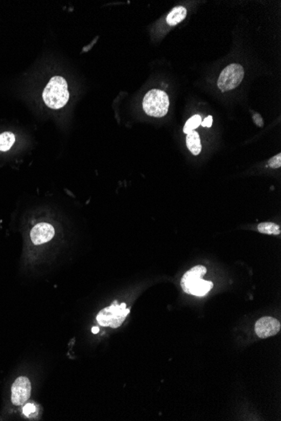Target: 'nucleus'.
<instances>
[{"instance_id": "nucleus-12", "label": "nucleus", "mask_w": 281, "mask_h": 421, "mask_svg": "<svg viewBox=\"0 0 281 421\" xmlns=\"http://www.w3.org/2000/svg\"><path fill=\"white\" fill-rule=\"evenodd\" d=\"M258 232L267 235H280L281 232V226L272 222H263L258 225Z\"/></svg>"}, {"instance_id": "nucleus-16", "label": "nucleus", "mask_w": 281, "mask_h": 421, "mask_svg": "<svg viewBox=\"0 0 281 421\" xmlns=\"http://www.w3.org/2000/svg\"><path fill=\"white\" fill-rule=\"evenodd\" d=\"M253 120H254V122H255L256 126H258V127H263V120L260 114H258V113L254 114V115H253Z\"/></svg>"}, {"instance_id": "nucleus-1", "label": "nucleus", "mask_w": 281, "mask_h": 421, "mask_svg": "<svg viewBox=\"0 0 281 421\" xmlns=\"http://www.w3.org/2000/svg\"><path fill=\"white\" fill-rule=\"evenodd\" d=\"M42 98L46 105L52 110H59L65 106L69 99L66 79L61 76L52 77L44 89Z\"/></svg>"}, {"instance_id": "nucleus-2", "label": "nucleus", "mask_w": 281, "mask_h": 421, "mask_svg": "<svg viewBox=\"0 0 281 421\" xmlns=\"http://www.w3.org/2000/svg\"><path fill=\"white\" fill-rule=\"evenodd\" d=\"M207 268L204 266H195L183 276L181 287L187 293L195 296L206 295L213 287L210 281L203 280Z\"/></svg>"}, {"instance_id": "nucleus-18", "label": "nucleus", "mask_w": 281, "mask_h": 421, "mask_svg": "<svg viewBox=\"0 0 281 421\" xmlns=\"http://www.w3.org/2000/svg\"><path fill=\"white\" fill-rule=\"evenodd\" d=\"M99 332V327H93V328H92V332H93L94 334H97Z\"/></svg>"}, {"instance_id": "nucleus-4", "label": "nucleus", "mask_w": 281, "mask_h": 421, "mask_svg": "<svg viewBox=\"0 0 281 421\" xmlns=\"http://www.w3.org/2000/svg\"><path fill=\"white\" fill-rule=\"evenodd\" d=\"M129 313L130 310L129 309H126V304L118 305L117 302H115L110 307L103 309L96 319L100 326L118 328L122 325Z\"/></svg>"}, {"instance_id": "nucleus-15", "label": "nucleus", "mask_w": 281, "mask_h": 421, "mask_svg": "<svg viewBox=\"0 0 281 421\" xmlns=\"http://www.w3.org/2000/svg\"><path fill=\"white\" fill-rule=\"evenodd\" d=\"M35 410H36V406L34 405L33 403H27V404L24 405V408H23L24 415H28V416H30L31 414H33L35 412Z\"/></svg>"}, {"instance_id": "nucleus-8", "label": "nucleus", "mask_w": 281, "mask_h": 421, "mask_svg": "<svg viewBox=\"0 0 281 421\" xmlns=\"http://www.w3.org/2000/svg\"><path fill=\"white\" fill-rule=\"evenodd\" d=\"M55 235V229L51 224L42 222L35 225L30 231V240L35 245H42L50 242Z\"/></svg>"}, {"instance_id": "nucleus-9", "label": "nucleus", "mask_w": 281, "mask_h": 421, "mask_svg": "<svg viewBox=\"0 0 281 421\" xmlns=\"http://www.w3.org/2000/svg\"><path fill=\"white\" fill-rule=\"evenodd\" d=\"M186 145L188 151L194 155H198L201 152V142L200 135L197 132H193L188 133L186 137Z\"/></svg>"}, {"instance_id": "nucleus-6", "label": "nucleus", "mask_w": 281, "mask_h": 421, "mask_svg": "<svg viewBox=\"0 0 281 421\" xmlns=\"http://www.w3.org/2000/svg\"><path fill=\"white\" fill-rule=\"evenodd\" d=\"M31 384L26 377H20L13 383L11 400L15 405L21 406L30 399Z\"/></svg>"}, {"instance_id": "nucleus-14", "label": "nucleus", "mask_w": 281, "mask_h": 421, "mask_svg": "<svg viewBox=\"0 0 281 421\" xmlns=\"http://www.w3.org/2000/svg\"><path fill=\"white\" fill-rule=\"evenodd\" d=\"M269 167L274 169H277L281 167V154L279 153L277 155L273 156L269 161Z\"/></svg>"}, {"instance_id": "nucleus-7", "label": "nucleus", "mask_w": 281, "mask_h": 421, "mask_svg": "<svg viewBox=\"0 0 281 421\" xmlns=\"http://www.w3.org/2000/svg\"><path fill=\"white\" fill-rule=\"evenodd\" d=\"M281 323L272 317H263L255 324V332L261 339L270 337L277 334L281 330Z\"/></svg>"}, {"instance_id": "nucleus-13", "label": "nucleus", "mask_w": 281, "mask_h": 421, "mask_svg": "<svg viewBox=\"0 0 281 421\" xmlns=\"http://www.w3.org/2000/svg\"><path fill=\"white\" fill-rule=\"evenodd\" d=\"M201 122H202V120H201V117L200 115H194V116H192L189 120L186 122V126L184 127V132L186 133V134H188V133H190V132H193L194 130L198 128L199 126H201Z\"/></svg>"}, {"instance_id": "nucleus-3", "label": "nucleus", "mask_w": 281, "mask_h": 421, "mask_svg": "<svg viewBox=\"0 0 281 421\" xmlns=\"http://www.w3.org/2000/svg\"><path fill=\"white\" fill-rule=\"evenodd\" d=\"M142 107L149 116L156 118L165 116L169 107L168 96L162 90H150L144 97Z\"/></svg>"}, {"instance_id": "nucleus-11", "label": "nucleus", "mask_w": 281, "mask_h": 421, "mask_svg": "<svg viewBox=\"0 0 281 421\" xmlns=\"http://www.w3.org/2000/svg\"><path fill=\"white\" fill-rule=\"evenodd\" d=\"M15 136L12 132H5L0 134V151H9L15 143Z\"/></svg>"}, {"instance_id": "nucleus-17", "label": "nucleus", "mask_w": 281, "mask_h": 421, "mask_svg": "<svg viewBox=\"0 0 281 421\" xmlns=\"http://www.w3.org/2000/svg\"><path fill=\"white\" fill-rule=\"evenodd\" d=\"M212 116L209 115V116L207 117V118H206V119L201 122V125H202L203 127H207V128H209V127L212 126Z\"/></svg>"}, {"instance_id": "nucleus-10", "label": "nucleus", "mask_w": 281, "mask_h": 421, "mask_svg": "<svg viewBox=\"0 0 281 421\" xmlns=\"http://www.w3.org/2000/svg\"><path fill=\"white\" fill-rule=\"evenodd\" d=\"M186 15H187V10L185 7H175L167 16V24L172 26L176 25L186 19Z\"/></svg>"}, {"instance_id": "nucleus-5", "label": "nucleus", "mask_w": 281, "mask_h": 421, "mask_svg": "<svg viewBox=\"0 0 281 421\" xmlns=\"http://www.w3.org/2000/svg\"><path fill=\"white\" fill-rule=\"evenodd\" d=\"M244 77V69L240 64L233 63L225 67L220 74L217 86L222 92H228L236 89Z\"/></svg>"}]
</instances>
